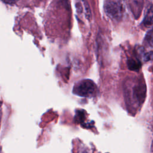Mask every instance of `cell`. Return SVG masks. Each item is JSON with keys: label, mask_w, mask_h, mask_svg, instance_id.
<instances>
[{"label": "cell", "mask_w": 153, "mask_h": 153, "mask_svg": "<svg viewBox=\"0 0 153 153\" xmlns=\"http://www.w3.org/2000/svg\"><path fill=\"white\" fill-rule=\"evenodd\" d=\"M106 14L111 19L120 20L124 13V7L121 0H106L104 4Z\"/></svg>", "instance_id": "obj_1"}, {"label": "cell", "mask_w": 153, "mask_h": 153, "mask_svg": "<svg viewBox=\"0 0 153 153\" xmlns=\"http://www.w3.org/2000/svg\"><path fill=\"white\" fill-rule=\"evenodd\" d=\"M96 89L94 82L90 79H85L80 81L74 88L75 94L82 97H88L93 94Z\"/></svg>", "instance_id": "obj_2"}, {"label": "cell", "mask_w": 153, "mask_h": 153, "mask_svg": "<svg viewBox=\"0 0 153 153\" xmlns=\"http://www.w3.org/2000/svg\"><path fill=\"white\" fill-rule=\"evenodd\" d=\"M143 25L147 27L153 26V7L152 6L147 9L143 19Z\"/></svg>", "instance_id": "obj_3"}, {"label": "cell", "mask_w": 153, "mask_h": 153, "mask_svg": "<svg viewBox=\"0 0 153 153\" xmlns=\"http://www.w3.org/2000/svg\"><path fill=\"white\" fill-rule=\"evenodd\" d=\"M127 66L130 70L134 71H137L140 69V68L141 66V64L139 62H137V61L134 60V59H131L128 60Z\"/></svg>", "instance_id": "obj_4"}, {"label": "cell", "mask_w": 153, "mask_h": 153, "mask_svg": "<svg viewBox=\"0 0 153 153\" xmlns=\"http://www.w3.org/2000/svg\"><path fill=\"white\" fill-rule=\"evenodd\" d=\"M145 41L149 46L153 47V28L147 33L145 36Z\"/></svg>", "instance_id": "obj_5"}, {"label": "cell", "mask_w": 153, "mask_h": 153, "mask_svg": "<svg viewBox=\"0 0 153 153\" xmlns=\"http://www.w3.org/2000/svg\"><path fill=\"white\" fill-rule=\"evenodd\" d=\"M83 4H84L85 12V16L87 19L90 20L91 17V10L90 8V6H89L88 2L85 1H83Z\"/></svg>", "instance_id": "obj_6"}, {"label": "cell", "mask_w": 153, "mask_h": 153, "mask_svg": "<svg viewBox=\"0 0 153 153\" xmlns=\"http://www.w3.org/2000/svg\"><path fill=\"white\" fill-rule=\"evenodd\" d=\"M143 59L145 61H149L153 60V51H150L145 54Z\"/></svg>", "instance_id": "obj_7"}, {"label": "cell", "mask_w": 153, "mask_h": 153, "mask_svg": "<svg viewBox=\"0 0 153 153\" xmlns=\"http://www.w3.org/2000/svg\"><path fill=\"white\" fill-rule=\"evenodd\" d=\"M4 3L5 4H10V5H12V4H15L18 0H2Z\"/></svg>", "instance_id": "obj_8"}]
</instances>
